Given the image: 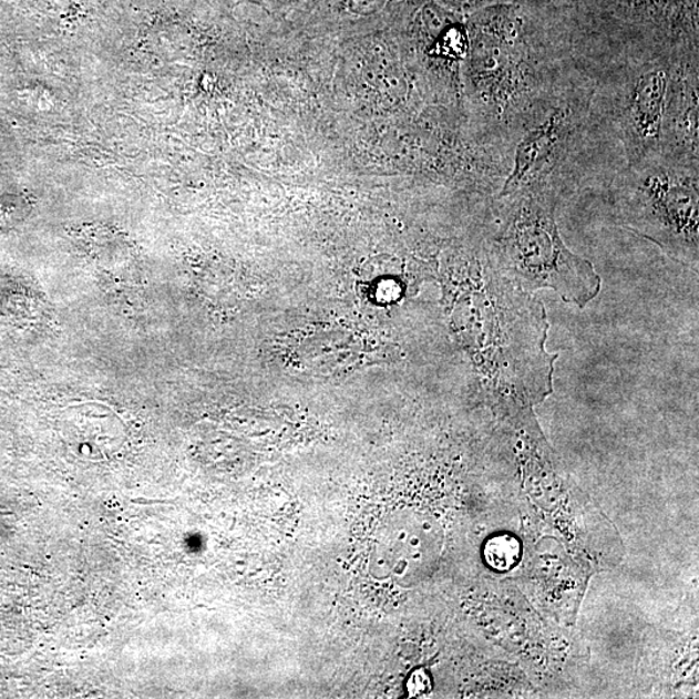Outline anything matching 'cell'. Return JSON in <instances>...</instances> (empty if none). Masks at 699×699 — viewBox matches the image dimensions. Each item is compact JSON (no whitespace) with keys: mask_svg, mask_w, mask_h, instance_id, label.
I'll use <instances>...</instances> for the list:
<instances>
[{"mask_svg":"<svg viewBox=\"0 0 699 699\" xmlns=\"http://www.w3.org/2000/svg\"><path fill=\"white\" fill-rule=\"evenodd\" d=\"M561 196L549 187H527L491 198L486 243L501 270L522 289H552L566 304L587 306L603 280L589 260L563 240L556 219Z\"/></svg>","mask_w":699,"mask_h":699,"instance_id":"3957f363","label":"cell"},{"mask_svg":"<svg viewBox=\"0 0 699 699\" xmlns=\"http://www.w3.org/2000/svg\"><path fill=\"white\" fill-rule=\"evenodd\" d=\"M133 503L135 504H164V503H172V502H164V501H152V502H145V501H133Z\"/></svg>","mask_w":699,"mask_h":699,"instance_id":"ba28073f","label":"cell"},{"mask_svg":"<svg viewBox=\"0 0 699 699\" xmlns=\"http://www.w3.org/2000/svg\"><path fill=\"white\" fill-rule=\"evenodd\" d=\"M610 203L620 225L698 271L699 165L659 156L614 176Z\"/></svg>","mask_w":699,"mask_h":699,"instance_id":"8992f818","label":"cell"},{"mask_svg":"<svg viewBox=\"0 0 699 699\" xmlns=\"http://www.w3.org/2000/svg\"><path fill=\"white\" fill-rule=\"evenodd\" d=\"M466 267L459 306L485 393L502 410L539 403L552 393L558 358L545 348L549 322L544 305L496 266L486 226Z\"/></svg>","mask_w":699,"mask_h":699,"instance_id":"7a4b0ae2","label":"cell"},{"mask_svg":"<svg viewBox=\"0 0 699 699\" xmlns=\"http://www.w3.org/2000/svg\"><path fill=\"white\" fill-rule=\"evenodd\" d=\"M617 141L597 97L595 74L582 66L552 96L514 143L508 178L496 196L549 187L561 196L582 182Z\"/></svg>","mask_w":699,"mask_h":699,"instance_id":"277c9868","label":"cell"},{"mask_svg":"<svg viewBox=\"0 0 699 699\" xmlns=\"http://www.w3.org/2000/svg\"><path fill=\"white\" fill-rule=\"evenodd\" d=\"M532 3L475 11L464 88L473 130L513 145L563 84L582 66L579 35Z\"/></svg>","mask_w":699,"mask_h":699,"instance_id":"6da1fadb","label":"cell"},{"mask_svg":"<svg viewBox=\"0 0 699 699\" xmlns=\"http://www.w3.org/2000/svg\"><path fill=\"white\" fill-rule=\"evenodd\" d=\"M660 156L680 164L699 165L698 44H682L675 51L660 133Z\"/></svg>","mask_w":699,"mask_h":699,"instance_id":"52a82bcc","label":"cell"},{"mask_svg":"<svg viewBox=\"0 0 699 699\" xmlns=\"http://www.w3.org/2000/svg\"><path fill=\"white\" fill-rule=\"evenodd\" d=\"M678 48L655 43L605 44L586 55L597 82L598 102L624 148L627 166L660 156L667 90Z\"/></svg>","mask_w":699,"mask_h":699,"instance_id":"5b68a950","label":"cell"}]
</instances>
